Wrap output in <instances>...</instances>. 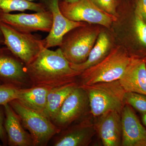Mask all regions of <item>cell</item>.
<instances>
[{"label":"cell","instance_id":"1","mask_svg":"<svg viewBox=\"0 0 146 146\" xmlns=\"http://www.w3.org/2000/svg\"><path fill=\"white\" fill-rule=\"evenodd\" d=\"M32 86L54 88L77 82L82 72L74 70L60 48L51 50L43 47L32 61L25 65Z\"/></svg>","mask_w":146,"mask_h":146},{"label":"cell","instance_id":"2","mask_svg":"<svg viewBox=\"0 0 146 146\" xmlns=\"http://www.w3.org/2000/svg\"><path fill=\"white\" fill-rule=\"evenodd\" d=\"M133 56L129 54L123 47L119 46L112 48L104 59L82 72L79 76L80 85L119 80L129 65Z\"/></svg>","mask_w":146,"mask_h":146},{"label":"cell","instance_id":"3","mask_svg":"<svg viewBox=\"0 0 146 146\" xmlns=\"http://www.w3.org/2000/svg\"><path fill=\"white\" fill-rule=\"evenodd\" d=\"M86 91L92 115L98 117L110 110L121 112L125 105V91L119 80L80 85Z\"/></svg>","mask_w":146,"mask_h":146},{"label":"cell","instance_id":"4","mask_svg":"<svg viewBox=\"0 0 146 146\" xmlns=\"http://www.w3.org/2000/svg\"><path fill=\"white\" fill-rule=\"evenodd\" d=\"M101 31L99 27L88 25L72 30L63 37L59 48L70 63L85 62Z\"/></svg>","mask_w":146,"mask_h":146},{"label":"cell","instance_id":"5","mask_svg":"<svg viewBox=\"0 0 146 146\" xmlns=\"http://www.w3.org/2000/svg\"><path fill=\"white\" fill-rule=\"evenodd\" d=\"M24 127L29 131L35 146L46 145L61 130L44 114L25 106L17 100L9 103Z\"/></svg>","mask_w":146,"mask_h":146},{"label":"cell","instance_id":"6","mask_svg":"<svg viewBox=\"0 0 146 146\" xmlns=\"http://www.w3.org/2000/svg\"><path fill=\"white\" fill-rule=\"evenodd\" d=\"M4 44L15 56L26 65L31 63L45 46L42 40L28 33L22 32L0 21Z\"/></svg>","mask_w":146,"mask_h":146},{"label":"cell","instance_id":"7","mask_svg":"<svg viewBox=\"0 0 146 146\" xmlns=\"http://www.w3.org/2000/svg\"><path fill=\"white\" fill-rule=\"evenodd\" d=\"M61 12L68 19L75 22H85L110 28L117 17L102 10L91 0H79L74 3L59 2Z\"/></svg>","mask_w":146,"mask_h":146},{"label":"cell","instance_id":"8","mask_svg":"<svg viewBox=\"0 0 146 146\" xmlns=\"http://www.w3.org/2000/svg\"><path fill=\"white\" fill-rule=\"evenodd\" d=\"M89 107L88 96L79 84L65 99L52 122L61 130L65 129L84 115Z\"/></svg>","mask_w":146,"mask_h":146},{"label":"cell","instance_id":"9","mask_svg":"<svg viewBox=\"0 0 146 146\" xmlns=\"http://www.w3.org/2000/svg\"><path fill=\"white\" fill-rule=\"evenodd\" d=\"M0 21L22 32L49 33L52 26V16L48 9L32 14H11L1 11Z\"/></svg>","mask_w":146,"mask_h":146},{"label":"cell","instance_id":"10","mask_svg":"<svg viewBox=\"0 0 146 146\" xmlns=\"http://www.w3.org/2000/svg\"><path fill=\"white\" fill-rule=\"evenodd\" d=\"M42 1L52 16V26L45 39V46L47 48L59 46L65 35L76 28L86 25L84 22L72 21L65 17L59 8V0Z\"/></svg>","mask_w":146,"mask_h":146},{"label":"cell","instance_id":"11","mask_svg":"<svg viewBox=\"0 0 146 146\" xmlns=\"http://www.w3.org/2000/svg\"><path fill=\"white\" fill-rule=\"evenodd\" d=\"M29 81L25 64L6 47H0V82L21 88Z\"/></svg>","mask_w":146,"mask_h":146},{"label":"cell","instance_id":"12","mask_svg":"<svg viewBox=\"0 0 146 146\" xmlns=\"http://www.w3.org/2000/svg\"><path fill=\"white\" fill-rule=\"evenodd\" d=\"M63 130L54 141L53 146H88L96 133L94 123L89 118Z\"/></svg>","mask_w":146,"mask_h":146},{"label":"cell","instance_id":"13","mask_svg":"<svg viewBox=\"0 0 146 146\" xmlns=\"http://www.w3.org/2000/svg\"><path fill=\"white\" fill-rule=\"evenodd\" d=\"M98 118L94 124L103 145L121 146L122 126L121 112L110 110Z\"/></svg>","mask_w":146,"mask_h":146},{"label":"cell","instance_id":"14","mask_svg":"<svg viewBox=\"0 0 146 146\" xmlns=\"http://www.w3.org/2000/svg\"><path fill=\"white\" fill-rule=\"evenodd\" d=\"M122 146H146V129L130 105L125 104L121 112Z\"/></svg>","mask_w":146,"mask_h":146},{"label":"cell","instance_id":"15","mask_svg":"<svg viewBox=\"0 0 146 146\" xmlns=\"http://www.w3.org/2000/svg\"><path fill=\"white\" fill-rule=\"evenodd\" d=\"M119 80L125 92H134L146 96V57L133 55Z\"/></svg>","mask_w":146,"mask_h":146},{"label":"cell","instance_id":"16","mask_svg":"<svg viewBox=\"0 0 146 146\" xmlns=\"http://www.w3.org/2000/svg\"><path fill=\"white\" fill-rule=\"evenodd\" d=\"M4 126L7 137V144L10 146H33L30 134L26 131L17 113L9 104L4 105Z\"/></svg>","mask_w":146,"mask_h":146},{"label":"cell","instance_id":"17","mask_svg":"<svg viewBox=\"0 0 146 146\" xmlns=\"http://www.w3.org/2000/svg\"><path fill=\"white\" fill-rule=\"evenodd\" d=\"M53 88L46 86H32L28 89L21 88L17 100L25 106L43 114L47 96Z\"/></svg>","mask_w":146,"mask_h":146},{"label":"cell","instance_id":"18","mask_svg":"<svg viewBox=\"0 0 146 146\" xmlns=\"http://www.w3.org/2000/svg\"><path fill=\"white\" fill-rule=\"evenodd\" d=\"M111 49V42L109 36L106 33L101 31L87 60L80 64L70 63L71 67L74 70L82 72L104 59Z\"/></svg>","mask_w":146,"mask_h":146},{"label":"cell","instance_id":"19","mask_svg":"<svg viewBox=\"0 0 146 146\" xmlns=\"http://www.w3.org/2000/svg\"><path fill=\"white\" fill-rule=\"evenodd\" d=\"M79 84L76 82L52 88L47 96L44 115L52 121L65 99Z\"/></svg>","mask_w":146,"mask_h":146},{"label":"cell","instance_id":"20","mask_svg":"<svg viewBox=\"0 0 146 146\" xmlns=\"http://www.w3.org/2000/svg\"><path fill=\"white\" fill-rule=\"evenodd\" d=\"M43 3H36L27 0H0V10L4 13L29 10L35 12L47 10Z\"/></svg>","mask_w":146,"mask_h":146},{"label":"cell","instance_id":"21","mask_svg":"<svg viewBox=\"0 0 146 146\" xmlns=\"http://www.w3.org/2000/svg\"><path fill=\"white\" fill-rule=\"evenodd\" d=\"M125 104L129 105L142 115L146 113L145 95L134 92H125Z\"/></svg>","mask_w":146,"mask_h":146},{"label":"cell","instance_id":"22","mask_svg":"<svg viewBox=\"0 0 146 146\" xmlns=\"http://www.w3.org/2000/svg\"><path fill=\"white\" fill-rule=\"evenodd\" d=\"M20 89L11 84L0 83V106L17 99Z\"/></svg>","mask_w":146,"mask_h":146},{"label":"cell","instance_id":"23","mask_svg":"<svg viewBox=\"0 0 146 146\" xmlns=\"http://www.w3.org/2000/svg\"><path fill=\"white\" fill-rule=\"evenodd\" d=\"M134 29L139 42L146 47V22L136 12L134 19Z\"/></svg>","mask_w":146,"mask_h":146},{"label":"cell","instance_id":"24","mask_svg":"<svg viewBox=\"0 0 146 146\" xmlns=\"http://www.w3.org/2000/svg\"><path fill=\"white\" fill-rule=\"evenodd\" d=\"M97 7L110 15L117 17L116 0H91Z\"/></svg>","mask_w":146,"mask_h":146},{"label":"cell","instance_id":"25","mask_svg":"<svg viewBox=\"0 0 146 146\" xmlns=\"http://www.w3.org/2000/svg\"><path fill=\"white\" fill-rule=\"evenodd\" d=\"M5 116L3 106H0V140L4 145H7L8 144L7 135L4 126Z\"/></svg>","mask_w":146,"mask_h":146},{"label":"cell","instance_id":"26","mask_svg":"<svg viewBox=\"0 0 146 146\" xmlns=\"http://www.w3.org/2000/svg\"><path fill=\"white\" fill-rule=\"evenodd\" d=\"M136 12L146 22V0H136Z\"/></svg>","mask_w":146,"mask_h":146},{"label":"cell","instance_id":"27","mask_svg":"<svg viewBox=\"0 0 146 146\" xmlns=\"http://www.w3.org/2000/svg\"><path fill=\"white\" fill-rule=\"evenodd\" d=\"M1 11L0 10V12ZM4 44L3 36V33L0 28V47L1 46V45Z\"/></svg>","mask_w":146,"mask_h":146},{"label":"cell","instance_id":"28","mask_svg":"<svg viewBox=\"0 0 146 146\" xmlns=\"http://www.w3.org/2000/svg\"><path fill=\"white\" fill-rule=\"evenodd\" d=\"M142 119H143V123L146 127V113L143 115V118Z\"/></svg>","mask_w":146,"mask_h":146},{"label":"cell","instance_id":"29","mask_svg":"<svg viewBox=\"0 0 146 146\" xmlns=\"http://www.w3.org/2000/svg\"><path fill=\"white\" fill-rule=\"evenodd\" d=\"M62 1H64L66 2L74 3L77 1L79 0H62Z\"/></svg>","mask_w":146,"mask_h":146},{"label":"cell","instance_id":"30","mask_svg":"<svg viewBox=\"0 0 146 146\" xmlns=\"http://www.w3.org/2000/svg\"><path fill=\"white\" fill-rule=\"evenodd\" d=\"M27 1H33V0H27Z\"/></svg>","mask_w":146,"mask_h":146},{"label":"cell","instance_id":"31","mask_svg":"<svg viewBox=\"0 0 146 146\" xmlns=\"http://www.w3.org/2000/svg\"><path fill=\"white\" fill-rule=\"evenodd\" d=\"M0 83H1V82H0Z\"/></svg>","mask_w":146,"mask_h":146},{"label":"cell","instance_id":"32","mask_svg":"<svg viewBox=\"0 0 146 146\" xmlns=\"http://www.w3.org/2000/svg\"><path fill=\"white\" fill-rule=\"evenodd\" d=\"M0 146H1V145H0Z\"/></svg>","mask_w":146,"mask_h":146}]
</instances>
